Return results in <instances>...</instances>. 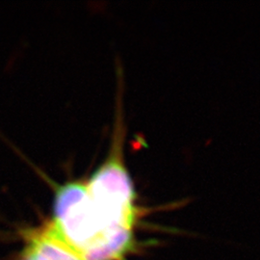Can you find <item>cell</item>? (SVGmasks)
<instances>
[{"mask_svg": "<svg viewBox=\"0 0 260 260\" xmlns=\"http://www.w3.org/2000/svg\"><path fill=\"white\" fill-rule=\"evenodd\" d=\"M134 246L133 231L107 230L95 241L81 251L84 260H121Z\"/></svg>", "mask_w": 260, "mask_h": 260, "instance_id": "cell-4", "label": "cell"}, {"mask_svg": "<svg viewBox=\"0 0 260 260\" xmlns=\"http://www.w3.org/2000/svg\"><path fill=\"white\" fill-rule=\"evenodd\" d=\"M21 260H33L28 254H26L25 252H22V257H21Z\"/></svg>", "mask_w": 260, "mask_h": 260, "instance_id": "cell-5", "label": "cell"}, {"mask_svg": "<svg viewBox=\"0 0 260 260\" xmlns=\"http://www.w3.org/2000/svg\"><path fill=\"white\" fill-rule=\"evenodd\" d=\"M118 115L110 151L86 186L98 214L106 230L133 231L141 217L137 195L123 159V123Z\"/></svg>", "mask_w": 260, "mask_h": 260, "instance_id": "cell-1", "label": "cell"}, {"mask_svg": "<svg viewBox=\"0 0 260 260\" xmlns=\"http://www.w3.org/2000/svg\"><path fill=\"white\" fill-rule=\"evenodd\" d=\"M50 221L80 254L107 231L89 195L85 179L54 183Z\"/></svg>", "mask_w": 260, "mask_h": 260, "instance_id": "cell-2", "label": "cell"}, {"mask_svg": "<svg viewBox=\"0 0 260 260\" xmlns=\"http://www.w3.org/2000/svg\"><path fill=\"white\" fill-rule=\"evenodd\" d=\"M25 239L27 244L23 252L33 260H84L79 251L56 230L50 219L26 231Z\"/></svg>", "mask_w": 260, "mask_h": 260, "instance_id": "cell-3", "label": "cell"}]
</instances>
